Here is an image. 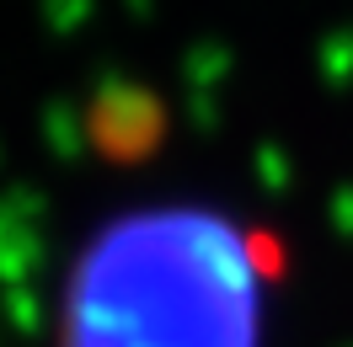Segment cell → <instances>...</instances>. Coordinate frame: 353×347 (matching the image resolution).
Returning <instances> with one entry per match:
<instances>
[{"label": "cell", "mask_w": 353, "mask_h": 347, "mask_svg": "<svg viewBox=\"0 0 353 347\" xmlns=\"http://www.w3.org/2000/svg\"><path fill=\"white\" fill-rule=\"evenodd\" d=\"M257 299L241 246L220 230L129 224L70 283L65 347H252Z\"/></svg>", "instance_id": "6da1fadb"}]
</instances>
